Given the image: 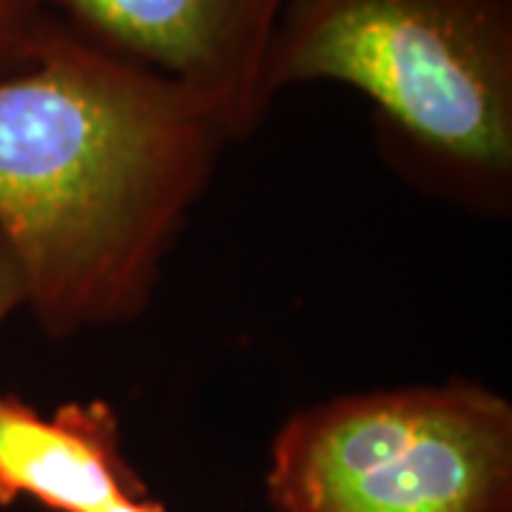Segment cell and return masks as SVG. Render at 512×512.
Instances as JSON below:
<instances>
[{
    "label": "cell",
    "instance_id": "cell-1",
    "mask_svg": "<svg viewBox=\"0 0 512 512\" xmlns=\"http://www.w3.org/2000/svg\"><path fill=\"white\" fill-rule=\"evenodd\" d=\"M234 134L197 92L55 15L0 80V237L55 339L140 319Z\"/></svg>",
    "mask_w": 512,
    "mask_h": 512
},
{
    "label": "cell",
    "instance_id": "cell-2",
    "mask_svg": "<svg viewBox=\"0 0 512 512\" xmlns=\"http://www.w3.org/2000/svg\"><path fill=\"white\" fill-rule=\"evenodd\" d=\"M339 83L384 163L481 217L512 208V0H285L262 94Z\"/></svg>",
    "mask_w": 512,
    "mask_h": 512
},
{
    "label": "cell",
    "instance_id": "cell-3",
    "mask_svg": "<svg viewBox=\"0 0 512 512\" xmlns=\"http://www.w3.org/2000/svg\"><path fill=\"white\" fill-rule=\"evenodd\" d=\"M276 512H512V404L450 379L345 393L276 430Z\"/></svg>",
    "mask_w": 512,
    "mask_h": 512
},
{
    "label": "cell",
    "instance_id": "cell-4",
    "mask_svg": "<svg viewBox=\"0 0 512 512\" xmlns=\"http://www.w3.org/2000/svg\"><path fill=\"white\" fill-rule=\"evenodd\" d=\"M77 32L211 100L234 140L265 120L262 69L285 0H52Z\"/></svg>",
    "mask_w": 512,
    "mask_h": 512
},
{
    "label": "cell",
    "instance_id": "cell-5",
    "mask_svg": "<svg viewBox=\"0 0 512 512\" xmlns=\"http://www.w3.org/2000/svg\"><path fill=\"white\" fill-rule=\"evenodd\" d=\"M123 456V430L106 402H69L40 413L0 396V507L29 498L52 512H100L143 493Z\"/></svg>",
    "mask_w": 512,
    "mask_h": 512
},
{
    "label": "cell",
    "instance_id": "cell-6",
    "mask_svg": "<svg viewBox=\"0 0 512 512\" xmlns=\"http://www.w3.org/2000/svg\"><path fill=\"white\" fill-rule=\"evenodd\" d=\"M52 0H0V80L32 66V52L55 20Z\"/></svg>",
    "mask_w": 512,
    "mask_h": 512
},
{
    "label": "cell",
    "instance_id": "cell-7",
    "mask_svg": "<svg viewBox=\"0 0 512 512\" xmlns=\"http://www.w3.org/2000/svg\"><path fill=\"white\" fill-rule=\"evenodd\" d=\"M18 308H26L23 276H20L15 256H12V251L6 248V242L0 237V325Z\"/></svg>",
    "mask_w": 512,
    "mask_h": 512
},
{
    "label": "cell",
    "instance_id": "cell-8",
    "mask_svg": "<svg viewBox=\"0 0 512 512\" xmlns=\"http://www.w3.org/2000/svg\"><path fill=\"white\" fill-rule=\"evenodd\" d=\"M100 512H165V507L160 501L148 498L146 490H143V493H126L120 495V498H114Z\"/></svg>",
    "mask_w": 512,
    "mask_h": 512
}]
</instances>
